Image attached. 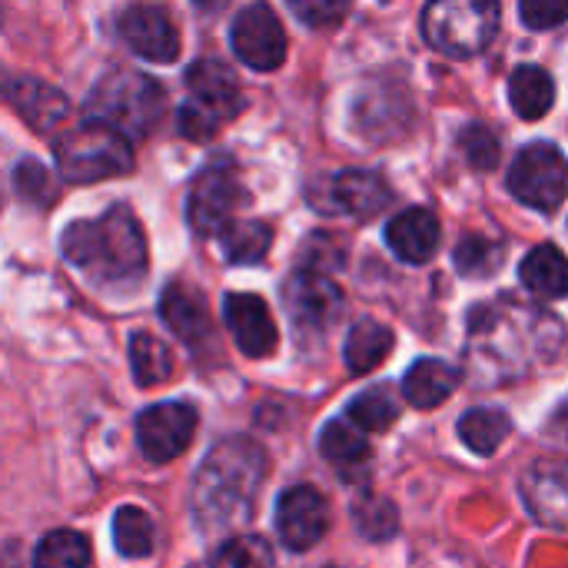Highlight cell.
I'll list each match as a JSON object with an SVG mask.
<instances>
[{
  "label": "cell",
  "instance_id": "1",
  "mask_svg": "<svg viewBox=\"0 0 568 568\" xmlns=\"http://www.w3.org/2000/svg\"><path fill=\"white\" fill-rule=\"evenodd\" d=\"M270 473L266 453L246 439L230 436L220 439L193 476L190 509L203 536L223 539L253 519L260 486Z\"/></svg>",
  "mask_w": 568,
  "mask_h": 568
},
{
  "label": "cell",
  "instance_id": "2",
  "mask_svg": "<svg viewBox=\"0 0 568 568\" xmlns=\"http://www.w3.org/2000/svg\"><path fill=\"white\" fill-rule=\"evenodd\" d=\"M60 250L73 270L106 293L136 290L150 266L146 233L123 203L110 206L97 220H73L60 236Z\"/></svg>",
  "mask_w": 568,
  "mask_h": 568
},
{
  "label": "cell",
  "instance_id": "3",
  "mask_svg": "<svg viewBox=\"0 0 568 568\" xmlns=\"http://www.w3.org/2000/svg\"><path fill=\"white\" fill-rule=\"evenodd\" d=\"M87 120H100L130 136H146L163 116V87L136 70L106 73L87 97Z\"/></svg>",
  "mask_w": 568,
  "mask_h": 568
},
{
  "label": "cell",
  "instance_id": "4",
  "mask_svg": "<svg viewBox=\"0 0 568 568\" xmlns=\"http://www.w3.org/2000/svg\"><path fill=\"white\" fill-rule=\"evenodd\" d=\"M57 170L67 183L80 186L126 176L133 170V146L120 130L100 120H87L57 140Z\"/></svg>",
  "mask_w": 568,
  "mask_h": 568
},
{
  "label": "cell",
  "instance_id": "5",
  "mask_svg": "<svg viewBox=\"0 0 568 568\" xmlns=\"http://www.w3.org/2000/svg\"><path fill=\"white\" fill-rule=\"evenodd\" d=\"M499 17V0H429L423 10V33L436 50L466 60L493 43Z\"/></svg>",
  "mask_w": 568,
  "mask_h": 568
},
{
  "label": "cell",
  "instance_id": "6",
  "mask_svg": "<svg viewBox=\"0 0 568 568\" xmlns=\"http://www.w3.org/2000/svg\"><path fill=\"white\" fill-rule=\"evenodd\" d=\"M190 100L180 110V133L186 140H210L226 120L243 110V90L226 63L196 60L186 70Z\"/></svg>",
  "mask_w": 568,
  "mask_h": 568
},
{
  "label": "cell",
  "instance_id": "7",
  "mask_svg": "<svg viewBox=\"0 0 568 568\" xmlns=\"http://www.w3.org/2000/svg\"><path fill=\"white\" fill-rule=\"evenodd\" d=\"M509 190L519 203L552 213L568 196V160L556 143H529L509 170Z\"/></svg>",
  "mask_w": 568,
  "mask_h": 568
},
{
  "label": "cell",
  "instance_id": "8",
  "mask_svg": "<svg viewBox=\"0 0 568 568\" xmlns=\"http://www.w3.org/2000/svg\"><path fill=\"white\" fill-rule=\"evenodd\" d=\"M246 200L240 173L230 160L210 163L196 173L190 196H186V220L200 236H216L226 223H233V213Z\"/></svg>",
  "mask_w": 568,
  "mask_h": 568
},
{
  "label": "cell",
  "instance_id": "9",
  "mask_svg": "<svg viewBox=\"0 0 568 568\" xmlns=\"http://www.w3.org/2000/svg\"><path fill=\"white\" fill-rule=\"evenodd\" d=\"M196 409L190 403H156L136 416V443L146 463L166 466L180 459L196 433Z\"/></svg>",
  "mask_w": 568,
  "mask_h": 568
},
{
  "label": "cell",
  "instance_id": "10",
  "mask_svg": "<svg viewBox=\"0 0 568 568\" xmlns=\"http://www.w3.org/2000/svg\"><path fill=\"white\" fill-rule=\"evenodd\" d=\"M230 43H233V53L250 70H260V73H270V70L283 67V60H286V30L280 23L276 10L263 0H256L236 13Z\"/></svg>",
  "mask_w": 568,
  "mask_h": 568
},
{
  "label": "cell",
  "instance_id": "11",
  "mask_svg": "<svg viewBox=\"0 0 568 568\" xmlns=\"http://www.w3.org/2000/svg\"><path fill=\"white\" fill-rule=\"evenodd\" d=\"M283 303L300 333H326L343 313V290L323 270H296L283 286Z\"/></svg>",
  "mask_w": 568,
  "mask_h": 568
},
{
  "label": "cell",
  "instance_id": "12",
  "mask_svg": "<svg viewBox=\"0 0 568 568\" xmlns=\"http://www.w3.org/2000/svg\"><path fill=\"white\" fill-rule=\"evenodd\" d=\"M120 40L150 63H173L180 57V30L156 3H133L120 13Z\"/></svg>",
  "mask_w": 568,
  "mask_h": 568
},
{
  "label": "cell",
  "instance_id": "13",
  "mask_svg": "<svg viewBox=\"0 0 568 568\" xmlns=\"http://www.w3.org/2000/svg\"><path fill=\"white\" fill-rule=\"evenodd\" d=\"M276 532L286 549L310 552L329 532V503L313 486H293L276 503Z\"/></svg>",
  "mask_w": 568,
  "mask_h": 568
},
{
  "label": "cell",
  "instance_id": "14",
  "mask_svg": "<svg viewBox=\"0 0 568 568\" xmlns=\"http://www.w3.org/2000/svg\"><path fill=\"white\" fill-rule=\"evenodd\" d=\"M223 320L233 333V343L250 359H266L280 346V329L270 313V306L256 293H226L223 300Z\"/></svg>",
  "mask_w": 568,
  "mask_h": 568
},
{
  "label": "cell",
  "instance_id": "15",
  "mask_svg": "<svg viewBox=\"0 0 568 568\" xmlns=\"http://www.w3.org/2000/svg\"><path fill=\"white\" fill-rule=\"evenodd\" d=\"M389 186L379 173L369 170H343L326 183V206L329 213H346L356 220H369L389 203Z\"/></svg>",
  "mask_w": 568,
  "mask_h": 568
},
{
  "label": "cell",
  "instance_id": "16",
  "mask_svg": "<svg viewBox=\"0 0 568 568\" xmlns=\"http://www.w3.org/2000/svg\"><path fill=\"white\" fill-rule=\"evenodd\" d=\"M439 240H443V230H439V220L426 210V206H413V210H403L389 220L386 226V243L389 250L403 260V263H413V266H423L436 256L439 250Z\"/></svg>",
  "mask_w": 568,
  "mask_h": 568
},
{
  "label": "cell",
  "instance_id": "17",
  "mask_svg": "<svg viewBox=\"0 0 568 568\" xmlns=\"http://www.w3.org/2000/svg\"><path fill=\"white\" fill-rule=\"evenodd\" d=\"M523 496L529 513L542 526H568V466L539 463L523 476Z\"/></svg>",
  "mask_w": 568,
  "mask_h": 568
},
{
  "label": "cell",
  "instance_id": "18",
  "mask_svg": "<svg viewBox=\"0 0 568 568\" xmlns=\"http://www.w3.org/2000/svg\"><path fill=\"white\" fill-rule=\"evenodd\" d=\"M160 316L176 333V339H183L186 346H200L213 333L206 300L190 283H170L163 290V296H160Z\"/></svg>",
  "mask_w": 568,
  "mask_h": 568
},
{
  "label": "cell",
  "instance_id": "19",
  "mask_svg": "<svg viewBox=\"0 0 568 568\" xmlns=\"http://www.w3.org/2000/svg\"><path fill=\"white\" fill-rule=\"evenodd\" d=\"M463 376L443 359H419L403 376V396L413 403V409H436L459 389Z\"/></svg>",
  "mask_w": 568,
  "mask_h": 568
},
{
  "label": "cell",
  "instance_id": "20",
  "mask_svg": "<svg viewBox=\"0 0 568 568\" xmlns=\"http://www.w3.org/2000/svg\"><path fill=\"white\" fill-rule=\"evenodd\" d=\"M3 93L20 106V113L40 126V130H50L57 126L63 116H67V97L33 77H17V80H0Z\"/></svg>",
  "mask_w": 568,
  "mask_h": 568
},
{
  "label": "cell",
  "instance_id": "21",
  "mask_svg": "<svg viewBox=\"0 0 568 568\" xmlns=\"http://www.w3.org/2000/svg\"><path fill=\"white\" fill-rule=\"evenodd\" d=\"M519 276H523L526 290H532L542 300H562V296H568V260L566 253L559 246H552V243L536 246L523 260Z\"/></svg>",
  "mask_w": 568,
  "mask_h": 568
},
{
  "label": "cell",
  "instance_id": "22",
  "mask_svg": "<svg viewBox=\"0 0 568 568\" xmlns=\"http://www.w3.org/2000/svg\"><path fill=\"white\" fill-rule=\"evenodd\" d=\"M509 103L523 120H542L556 103V83L542 67H516L509 77Z\"/></svg>",
  "mask_w": 568,
  "mask_h": 568
},
{
  "label": "cell",
  "instance_id": "23",
  "mask_svg": "<svg viewBox=\"0 0 568 568\" xmlns=\"http://www.w3.org/2000/svg\"><path fill=\"white\" fill-rule=\"evenodd\" d=\"M389 349H393V329L383 326V323H376V320H359L349 329V336H346L343 356H346L349 373L366 376L376 366H383V359L389 356Z\"/></svg>",
  "mask_w": 568,
  "mask_h": 568
},
{
  "label": "cell",
  "instance_id": "24",
  "mask_svg": "<svg viewBox=\"0 0 568 568\" xmlns=\"http://www.w3.org/2000/svg\"><path fill=\"white\" fill-rule=\"evenodd\" d=\"M320 453L326 456V463L349 473V469H363L369 463L373 449H369V439H366L363 429H356L346 419H333L320 433Z\"/></svg>",
  "mask_w": 568,
  "mask_h": 568
},
{
  "label": "cell",
  "instance_id": "25",
  "mask_svg": "<svg viewBox=\"0 0 568 568\" xmlns=\"http://www.w3.org/2000/svg\"><path fill=\"white\" fill-rule=\"evenodd\" d=\"M216 236H220L223 256L236 266H250V263L266 260V253L273 246V230L260 220H233Z\"/></svg>",
  "mask_w": 568,
  "mask_h": 568
},
{
  "label": "cell",
  "instance_id": "26",
  "mask_svg": "<svg viewBox=\"0 0 568 568\" xmlns=\"http://www.w3.org/2000/svg\"><path fill=\"white\" fill-rule=\"evenodd\" d=\"M513 433V419L503 413V409H489V406H479V409H469L463 419H459V439L476 453V456H493L503 449V443L509 439Z\"/></svg>",
  "mask_w": 568,
  "mask_h": 568
},
{
  "label": "cell",
  "instance_id": "27",
  "mask_svg": "<svg viewBox=\"0 0 568 568\" xmlns=\"http://www.w3.org/2000/svg\"><path fill=\"white\" fill-rule=\"evenodd\" d=\"M130 369H133L136 383L143 389H150V386L170 383V376H173L176 366H173L170 346L160 336H153V333H133V339H130Z\"/></svg>",
  "mask_w": 568,
  "mask_h": 568
},
{
  "label": "cell",
  "instance_id": "28",
  "mask_svg": "<svg viewBox=\"0 0 568 568\" xmlns=\"http://www.w3.org/2000/svg\"><path fill=\"white\" fill-rule=\"evenodd\" d=\"M113 546L126 559H143L156 546L153 519L140 506H120L113 516Z\"/></svg>",
  "mask_w": 568,
  "mask_h": 568
},
{
  "label": "cell",
  "instance_id": "29",
  "mask_svg": "<svg viewBox=\"0 0 568 568\" xmlns=\"http://www.w3.org/2000/svg\"><path fill=\"white\" fill-rule=\"evenodd\" d=\"M90 566V542L83 532L57 529L40 539L33 552V568H87Z\"/></svg>",
  "mask_w": 568,
  "mask_h": 568
},
{
  "label": "cell",
  "instance_id": "30",
  "mask_svg": "<svg viewBox=\"0 0 568 568\" xmlns=\"http://www.w3.org/2000/svg\"><path fill=\"white\" fill-rule=\"evenodd\" d=\"M346 419L363 433H386L399 419V406L386 389H366L346 406Z\"/></svg>",
  "mask_w": 568,
  "mask_h": 568
},
{
  "label": "cell",
  "instance_id": "31",
  "mask_svg": "<svg viewBox=\"0 0 568 568\" xmlns=\"http://www.w3.org/2000/svg\"><path fill=\"white\" fill-rule=\"evenodd\" d=\"M213 568H280L266 539L260 536H233L216 546Z\"/></svg>",
  "mask_w": 568,
  "mask_h": 568
},
{
  "label": "cell",
  "instance_id": "32",
  "mask_svg": "<svg viewBox=\"0 0 568 568\" xmlns=\"http://www.w3.org/2000/svg\"><path fill=\"white\" fill-rule=\"evenodd\" d=\"M453 260H456V270H459L463 276L483 280V276H493V273L503 266L506 246H503V243H493V240H486V236H466V240H459Z\"/></svg>",
  "mask_w": 568,
  "mask_h": 568
},
{
  "label": "cell",
  "instance_id": "33",
  "mask_svg": "<svg viewBox=\"0 0 568 568\" xmlns=\"http://www.w3.org/2000/svg\"><path fill=\"white\" fill-rule=\"evenodd\" d=\"M353 523H356L359 536H366L373 542H386L399 529L396 506L389 499H383V496H363V499H356L353 503Z\"/></svg>",
  "mask_w": 568,
  "mask_h": 568
},
{
  "label": "cell",
  "instance_id": "34",
  "mask_svg": "<svg viewBox=\"0 0 568 568\" xmlns=\"http://www.w3.org/2000/svg\"><path fill=\"white\" fill-rule=\"evenodd\" d=\"M459 146L466 153V160L476 166V170H493L499 163V140L489 126L483 123H473L459 133Z\"/></svg>",
  "mask_w": 568,
  "mask_h": 568
},
{
  "label": "cell",
  "instance_id": "35",
  "mask_svg": "<svg viewBox=\"0 0 568 568\" xmlns=\"http://www.w3.org/2000/svg\"><path fill=\"white\" fill-rule=\"evenodd\" d=\"M286 3H290V10L296 13L300 23H306L313 30H323V27H336L346 17L353 0H286Z\"/></svg>",
  "mask_w": 568,
  "mask_h": 568
},
{
  "label": "cell",
  "instance_id": "36",
  "mask_svg": "<svg viewBox=\"0 0 568 568\" xmlns=\"http://www.w3.org/2000/svg\"><path fill=\"white\" fill-rule=\"evenodd\" d=\"M13 183H17V193H20L23 200H30V203H50V200H53L50 173H47L37 160H23V163H17Z\"/></svg>",
  "mask_w": 568,
  "mask_h": 568
},
{
  "label": "cell",
  "instance_id": "37",
  "mask_svg": "<svg viewBox=\"0 0 568 568\" xmlns=\"http://www.w3.org/2000/svg\"><path fill=\"white\" fill-rule=\"evenodd\" d=\"M523 23L532 30H552L568 20V0H519Z\"/></svg>",
  "mask_w": 568,
  "mask_h": 568
},
{
  "label": "cell",
  "instance_id": "38",
  "mask_svg": "<svg viewBox=\"0 0 568 568\" xmlns=\"http://www.w3.org/2000/svg\"><path fill=\"white\" fill-rule=\"evenodd\" d=\"M196 3V10H203V13H220L230 0H193Z\"/></svg>",
  "mask_w": 568,
  "mask_h": 568
}]
</instances>
